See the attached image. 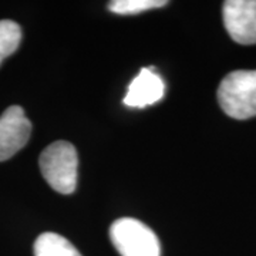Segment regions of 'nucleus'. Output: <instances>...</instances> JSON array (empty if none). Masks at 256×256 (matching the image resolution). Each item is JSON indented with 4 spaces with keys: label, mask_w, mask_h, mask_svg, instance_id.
<instances>
[{
    "label": "nucleus",
    "mask_w": 256,
    "mask_h": 256,
    "mask_svg": "<svg viewBox=\"0 0 256 256\" xmlns=\"http://www.w3.org/2000/svg\"><path fill=\"white\" fill-rule=\"evenodd\" d=\"M218 102L230 118L255 117L256 70H238L225 76L218 87Z\"/></svg>",
    "instance_id": "nucleus-1"
},
{
    "label": "nucleus",
    "mask_w": 256,
    "mask_h": 256,
    "mask_svg": "<svg viewBox=\"0 0 256 256\" xmlns=\"http://www.w3.org/2000/svg\"><path fill=\"white\" fill-rule=\"evenodd\" d=\"M40 171L54 191L68 195L77 186V151L68 141H56L38 158Z\"/></svg>",
    "instance_id": "nucleus-2"
},
{
    "label": "nucleus",
    "mask_w": 256,
    "mask_h": 256,
    "mask_svg": "<svg viewBox=\"0 0 256 256\" xmlns=\"http://www.w3.org/2000/svg\"><path fill=\"white\" fill-rule=\"evenodd\" d=\"M110 239L121 256H161L154 230L134 218L116 220L110 228Z\"/></svg>",
    "instance_id": "nucleus-3"
},
{
    "label": "nucleus",
    "mask_w": 256,
    "mask_h": 256,
    "mask_svg": "<svg viewBox=\"0 0 256 256\" xmlns=\"http://www.w3.org/2000/svg\"><path fill=\"white\" fill-rule=\"evenodd\" d=\"M224 24L230 38L239 44H256V0H226Z\"/></svg>",
    "instance_id": "nucleus-4"
},
{
    "label": "nucleus",
    "mask_w": 256,
    "mask_h": 256,
    "mask_svg": "<svg viewBox=\"0 0 256 256\" xmlns=\"http://www.w3.org/2000/svg\"><path fill=\"white\" fill-rule=\"evenodd\" d=\"M32 122L18 106H12L0 116V162L9 160L28 144Z\"/></svg>",
    "instance_id": "nucleus-5"
},
{
    "label": "nucleus",
    "mask_w": 256,
    "mask_h": 256,
    "mask_svg": "<svg viewBox=\"0 0 256 256\" xmlns=\"http://www.w3.org/2000/svg\"><path fill=\"white\" fill-rule=\"evenodd\" d=\"M164 92L165 84L161 76L151 67H146L141 68L137 77L130 82L124 104L132 108H144L158 102L164 97Z\"/></svg>",
    "instance_id": "nucleus-6"
},
{
    "label": "nucleus",
    "mask_w": 256,
    "mask_h": 256,
    "mask_svg": "<svg viewBox=\"0 0 256 256\" xmlns=\"http://www.w3.org/2000/svg\"><path fill=\"white\" fill-rule=\"evenodd\" d=\"M34 256H82L73 244L58 234L44 232L34 242Z\"/></svg>",
    "instance_id": "nucleus-7"
},
{
    "label": "nucleus",
    "mask_w": 256,
    "mask_h": 256,
    "mask_svg": "<svg viewBox=\"0 0 256 256\" xmlns=\"http://www.w3.org/2000/svg\"><path fill=\"white\" fill-rule=\"evenodd\" d=\"M22 40V28L13 20H0V64L18 50Z\"/></svg>",
    "instance_id": "nucleus-8"
},
{
    "label": "nucleus",
    "mask_w": 256,
    "mask_h": 256,
    "mask_svg": "<svg viewBox=\"0 0 256 256\" xmlns=\"http://www.w3.org/2000/svg\"><path fill=\"white\" fill-rule=\"evenodd\" d=\"M166 4V0H114L108 3V10L117 14H137Z\"/></svg>",
    "instance_id": "nucleus-9"
}]
</instances>
